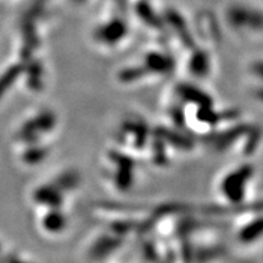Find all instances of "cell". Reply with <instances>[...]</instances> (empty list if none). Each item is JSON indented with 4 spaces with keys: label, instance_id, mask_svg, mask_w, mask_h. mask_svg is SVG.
Wrapping results in <instances>:
<instances>
[{
    "label": "cell",
    "instance_id": "cell-1",
    "mask_svg": "<svg viewBox=\"0 0 263 263\" xmlns=\"http://www.w3.org/2000/svg\"><path fill=\"white\" fill-rule=\"evenodd\" d=\"M16 74H17V68H12V70H10L6 72L4 74V77L2 78V81H0V95L4 93V90H6L5 88L3 89V84H12V82L15 81V77Z\"/></svg>",
    "mask_w": 263,
    "mask_h": 263
}]
</instances>
